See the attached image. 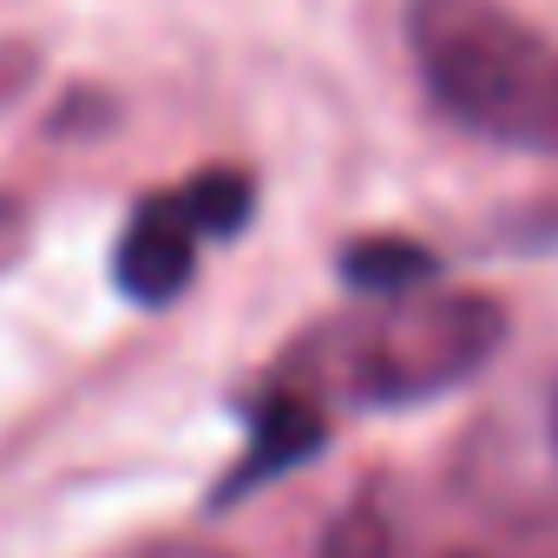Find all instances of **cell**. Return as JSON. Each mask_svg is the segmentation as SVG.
Instances as JSON below:
<instances>
[{"label":"cell","mask_w":558,"mask_h":558,"mask_svg":"<svg viewBox=\"0 0 558 558\" xmlns=\"http://www.w3.org/2000/svg\"><path fill=\"white\" fill-rule=\"evenodd\" d=\"M316 558H401V538H395L388 512L349 506V512L323 532V551H316Z\"/></svg>","instance_id":"6"},{"label":"cell","mask_w":558,"mask_h":558,"mask_svg":"<svg viewBox=\"0 0 558 558\" xmlns=\"http://www.w3.org/2000/svg\"><path fill=\"white\" fill-rule=\"evenodd\" d=\"M323 447V414H316V395L310 388H283V395H263L250 408V453L236 460V473L217 486V506H230L236 493L263 486L269 473H283L296 460H310Z\"/></svg>","instance_id":"4"},{"label":"cell","mask_w":558,"mask_h":558,"mask_svg":"<svg viewBox=\"0 0 558 558\" xmlns=\"http://www.w3.org/2000/svg\"><path fill=\"white\" fill-rule=\"evenodd\" d=\"M551 427H558V414H551Z\"/></svg>","instance_id":"9"},{"label":"cell","mask_w":558,"mask_h":558,"mask_svg":"<svg viewBox=\"0 0 558 558\" xmlns=\"http://www.w3.org/2000/svg\"><path fill=\"white\" fill-rule=\"evenodd\" d=\"M506 342V310L486 290H414V296H381L368 316H349L303 342V375L323 388H342L349 401L368 408H401L427 401L473 368L493 362Z\"/></svg>","instance_id":"2"},{"label":"cell","mask_w":558,"mask_h":558,"mask_svg":"<svg viewBox=\"0 0 558 558\" xmlns=\"http://www.w3.org/2000/svg\"><path fill=\"white\" fill-rule=\"evenodd\" d=\"M336 269H342L349 290H362V296H375V303H381V296H414V290H427L434 276H440L434 250L414 243V236H355Z\"/></svg>","instance_id":"5"},{"label":"cell","mask_w":558,"mask_h":558,"mask_svg":"<svg viewBox=\"0 0 558 558\" xmlns=\"http://www.w3.org/2000/svg\"><path fill=\"white\" fill-rule=\"evenodd\" d=\"M408 53L460 132L558 158V40L506 0H408Z\"/></svg>","instance_id":"1"},{"label":"cell","mask_w":558,"mask_h":558,"mask_svg":"<svg viewBox=\"0 0 558 558\" xmlns=\"http://www.w3.org/2000/svg\"><path fill=\"white\" fill-rule=\"evenodd\" d=\"M21 223H27V210H21L14 197H0V250H14V236H21Z\"/></svg>","instance_id":"7"},{"label":"cell","mask_w":558,"mask_h":558,"mask_svg":"<svg viewBox=\"0 0 558 558\" xmlns=\"http://www.w3.org/2000/svg\"><path fill=\"white\" fill-rule=\"evenodd\" d=\"M256 210V184L250 171L236 165H210L158 197H145L119 243H112V276H119V290L145 310H165L184 296V283L197 276V250L210 236H236Z\"/></svg>","instance_id":"3"},{"label":"cell","mask_w":558,"mask_h":558,"mask_svg":"<svg viewBox=\"0 0 558 558\" xmlns=\"http://www.w3.org/2000/svg\"><path fill=\"white\" fill-rule=\"evenodd\" d=\"M138 558H223V551H204V545H151Z\"/></svg>","instance_id":"8"}]
</instances>
